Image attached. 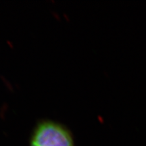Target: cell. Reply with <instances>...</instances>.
I'll use <instances>...</instances> for the list:
<instances>
[{
  "label": "cell",
  "mask_w": 146,
  "mask_h": 146,
  "mask_svg": "<svg viewBox=\"0 0 146 146\" xmlns=\"http://www.w3.org/2000/svg\"><path fill=\"white\" fill-rule=\"evenodd\" d=\"M31 146H74L69 131L63 126L44 121L36 126L30 140Z\"/></svg>",
  "instance_id": "1"
}]
</instances>
